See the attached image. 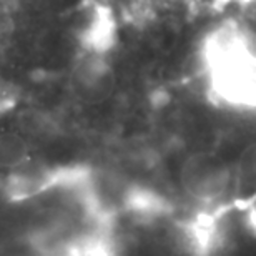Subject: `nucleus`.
<instances>
[{
	"label": "nucleus",
	"instance_id": "f257e3e1",
	"mask_svg": "<svg viewBox=\"0 0 256 256\" xmlns=\"http://www.w3.org/2000/svg\"><path fill=\"white\" fill-rule=\"evenodd\" d=\"M200 68L208 94L220 105L256 114V32L234 18L218 22L204 34Z\"/></svg>",
	"mask_w": 256,
	"mask_h": 256
},
{
	"label": "nucleus",
	"instance_id": "f03ea898",
	"mask_svg": "<svg viewBox=\"0 0 256 256\" xmlns=\"http://www.w3.org/2000/svg\"><path fill=\"white\" fill-rule=\"evenodd\" d=\"M52 256H115V252L104 233L86 232L62 242Z\"/></svg>",
	"mask_w": 256,
	"mask_h": 256
}]
</instances>
